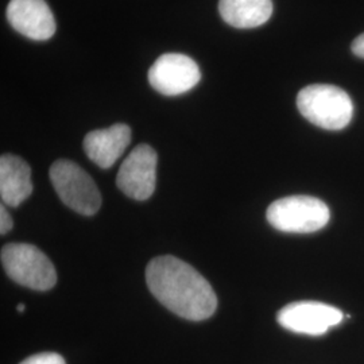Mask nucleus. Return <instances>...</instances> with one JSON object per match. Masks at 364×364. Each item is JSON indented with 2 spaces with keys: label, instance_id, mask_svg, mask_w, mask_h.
<instances>
[{
  "label": "nucleus",
  "instance_id": "1",
  "mask_svg": "<svg viewBox=\"0 0 364 364\" xmlns=\"http://www.w3.org/2000/svg\"><path fill=\"white\" fill-rule=\"evenodd\" d=\"M146 282L153 296L182 318L203 321L218 308V297L208 281L176 257L151 260L146 269Z\"/></svg>",
  "mask_w": 364,
  "mask_h": 364
},
{
  "label": "nucleus",
  "instance_id": "2",
  "mask_svg": "<svg viewBox=\"0 0 364 364\" xmlns=\"http://www.w3.org/2000/svg\"><path fill=\"white\" fill-rule=\"evenodd\" d=\"M301 115L324 130L338 131L351 123L353 105L348 93L328 84H313L297 96Z\"/></svg>",
  "mask_w": 364,
  "mask_h": 364
},
{
  "label": "nucleus",
  "instance_id": "3",
  "mask_svg": "<svg viewBox=\"0 0 364 364\" xmlns=\"http://www.w3.org/2000/svg\"><path fill=\"white\" fill-rule=\"evenodd\" d=\"M266 216L278 231L311 234L326 227L331 219V212L320 198L312 196H289L274 201Z\"/></svg>",
  "mask_w": 364,
  "mask_h": 364
},
{
  "label": "nucleus",
  "instance_id": "4",
  "mask_svg": "<svg viewBox=\"0 0 364 364\" xmlns=\"http://www.w3.org/2000/svg\"><path fill=\"white\" fill-rule=\"evenodd\" d=\"M1 263L7 275L22 287L45 291L57 282L52 262L33 245H6L1 248Z\"/></svg>",
  "mask_w": 364,
  "mask_h": 364
},
{
  "label": "nucleus",
  "instance_id": "5",
  "mask_svg": "<svg viewBox=\"0 0 364 364\" xmlns=\"http://www.w3.org/2000/svg\"><path fill=\"white\" fill-rule=\"evenodd\" d=\"M53 186L69 208L80 215L92 216L102 205V195L91 176L77 164L58 159L50 168Z\"/></svg>",
  "mask_w": 364,
  "mask_h": 364
},
{
  "label": "nucleus",
  "instance_id": "6",
  "mask_svg": "<svg viewBox=\"0 0 364 364\" xmlns=\"http://www.w3.org/2000/svg\"><path fill=\"white\" fill-rule=\"evenodd\" d=\"M200 80L201 73L195 60L181 53L162 54L149 70L150 85L165 96L191 91Z\"/></svg>",
  "mask_w": 364,
  "mask_h": 364
},
{
  "label": "nucleus",
  "instance_id": "7",
  "mask_svg": "<svg viewBox=\"0 0 364 364\" xmlns=\"http://www.w3.org/2000/svg\"><path fill=\"white\" fill-rule=\"evenodd\" d=\"M344 316L338 308L314 301L291 302L282 308L277 320L287 331L309 336H321L343 321Z\"/></svg>",
  "mask_w": 364,
  "mask_h": 364
},
{
  "label": "nucleus",
  "instance_id": "8",
  "mask_svg": "<svg viewBox=\"0 0 364 364\" xmlns=\"http://www.w3.org/2000/svg\"><path fill=\"white\" fill-rule=\"evenodd\" d=\"M156 161L158 156L151 146H136L119 169L117 188L138 201L150 198L156 191Z\"/></svg>",
  "mask_w": 364,
  "mask_h": 364
},
{
  "label": "nucleus",
  "instance_id": "9",
  "mask_svg": "<svg viewBox=\"0 0 364 364\" xmlns=\"http://www.w3.org/2000/svg\"><path fill=\"white\" fill-rule=\"evenodd\" d=\"M7 19L18 33L33 41H48L55 33V19L45 0H11Z\"/></svg>",
  "mask_w": 364,
  "mask_h": 364
},
{
  "label": "nucleus",
  "instance_id": "10",
  "mask_svg": "<svg viewBox=\"0 0 364 364\" xmlns=\"http://www.w3.org/2000/svg\"><path fill=\"white\" fill-rule=\"evenodd\" d=\"M131 142V129L117 123L108 129L91 131L84 138V150L99 168H111Z\"/></svg>",
  "mask_w": 364,
  "mask_h": 364
},
{
  "label": "nucleus",
  "instance_id": "11",
  "mask_svg": "<svg viewBox=\"0 0 364 364\" xmlns=\"http://www.w3.org/2000/svg\"><path fill=\"white\" fill-rule=\"evenodd\" d=\"M31 192L30 166L19 156L3 154L0 158V197L3 204L19 207Z\"/></svg>",
  "mask_w": 364,
  "mask_h": 364
},
{
  "label": "nucleus",
  "instance_id": "12",
  "mask_svg": "<svg viewBox=\"0 0 364 364\" xmlns=\"http://www.w3.org/2000/svg\"><path fill=\"white\" fill-rule=\"evenodd\" d=\"M221 18L236 28H254L266 23L273 14L272 0H220Z\"/></svg>",
  "mask_w": 364,
  "mask_h": 364
},
{
  "label": "nucleus",
  "instance_id": "13",
  "mask_svg": "<svg viewBox=\"0 0 364 364\" xmlns=\"http://www.w3.org/2000/svg\"><path fill=\"white\" fill-rule=\"evenodd\" d=\"M21 364H66L64 358L54 352H42L25 359Z\"/></svg>",
  "mask_w": 364,
  "mask_h": 364
},
{
  "label": "nucleus",
  "instance_id": "14",
  "mask_svg": "<svg viewBox=\"0 0 364 364\" xmlns=\"http://www.w3.org/2000/svg\"><path fill=\"white\" fill-rule=\"evenodd\" d=\"M13 228V219L4 205L0 208V234L6 235Z\"/></svg>",
  "mask_w": 364,
  "mask_h": 364
},
{
  "label": "nucleus",
  "instance_id": "15",
  "mask_svg": "<svg viewBox=\"0 0 364 364\" xmlns=\"http://www.w3.org/2000/svg\"><path fill=\"white\" fill-rule=\"evenodd\" d=\"M352 53L360 58H364V33L352 42Z\"/></svg>",
  "mask_w": 364,
  "mask_h": 364
},
{
  "label": "nucleus",
  "instance_id": "16",
  "mask_svg": "<svg viewBox=\"0 0 364 364\" xmlns=\"http://www.w3.org/2000/svg\"><path fill=\"white\" fill-rule=\"evenodd\" d=\"M16 309H18V312H23V311L26 309V306H25L23 304H19V305L16 306Z\"/></svg>",
  "mask_w": 364,
  "mask_h": 364
}]
</instances>
